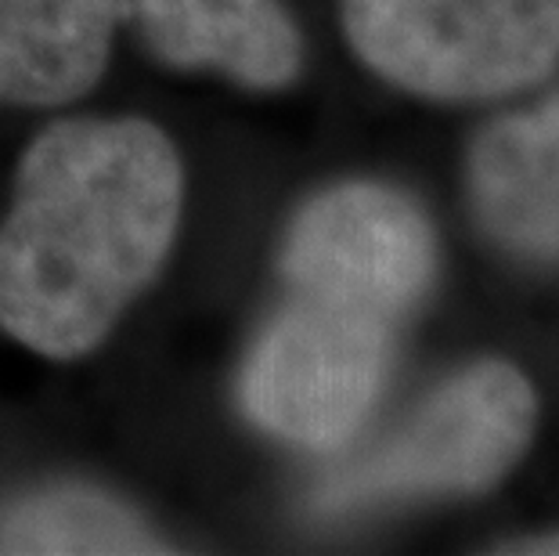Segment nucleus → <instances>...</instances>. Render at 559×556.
Wrapping results in <instances>:
<instances>
[{
	"label": "nucleus",
	"mask_w": 559,
	"mask_h": 556,
	"mask_svg": "<svg viewBox=\"0 0 559 556\" xmlns=\"http://www.w3.org/2000/svg\"><path fill=\"white\" fill-rule=\"evenodd\" d=\"M185 167L141 116H69L22 152L0 221V329L51 362L102 347L174 250Z\"/></svg>",
	"instance_id": "1"
},
{
	"label": "nucleus",
	"mask_w": 559,
	"mask_h": 556,
	"mask_svg": "<svg viewBox=\"0 0 559 556\" xmlns=\"http://www.w3.org/2000/svg\"><path fill=\"white\" fill-rule=\"evenodd\" d=\"M343 29L390 84L437 102H480L556 66L559 0H343Z\"/></svg>",
	"instance_id": "2"
},
{
	"label": "nucleus",
	"mask_w": 559,
	"mask_h": 556,
	"mask_svg": "<svg viewBox=\"0 0 559 556\" xmlns=\"http://www.w3.org/2000/svg\"><path fill=\"white\" fill-rule=\"evenodd\" d=\"M394 329L397 322L365 307L289 293L246 351L242 416L278 441L340 448L383 394Z\"/></svg>",
	"instance_id": "3"
},
{
	"label": "nucleus",
	"mask_w": 559,
	"mask_h": 556,
	"mask_svg": "<svg viewBox=\"0 0 559 556\" xmlns=\"http://www.w3.org/2000/svg\"><path fill=\"white\" fill-rule=\"evenodd\" d=\"M534 390L506 362H480L433 390L408 423L318 484V513L376 502L462 495L495 484L527 448Z\"/></svg>",
	"instance_id": "4"
},
{
	"label": "nucleus",
	"mask_w": 559,
	"mask_h": 556,
	"mask_svg": "<svg viewBox=\"0 0 559 556\" xmlns=\"http://www.w3.org/2000/svg\"><path fill=\"white\" fill-rule=\"evenodd\" d=\"M433 228L390 185L347 181L307 199L278 253L289 293L343 300L401 322L433 286Z\"/></svg>",
	"instance_id": "5"
},
{
	"label": "nucleus",
	"mask_w": 559,
	"mask_h": 556,
	"mask_svg": "<svg viewBox=\"0 0 559 556\" xmlns=\"http://www.w3.org/2000/svg\"><path fill=\"white\" fill-rule=\"evenodd\" d=\"M148 51L181 73L282 91L304 69V37L282 0H130Z\"/></svg>",
	"instance_id": "6"
},
{
	"label": "nucleus",
	"mask_w": 559,
	"mask_h": 556,
	"mask_svg": "<svg viewBox=\"0 0 559 556\" xmlns=\"http://www.w3.org/2000/svg\"><path fill=\"white\" fill-rule=\"evenodd\" d=\"M120 0H0V105L58 109L109 69Z\"/></svg>",
	"instance_id": "7"
},
{
	"label": "nucleus",
	"mask_w": 559,
	"mask_h": 556,
	"mask_svg": "<svg viewBox=\"0 0 559 556\" xmlns=\"http://www.w3.org/2000/svg\"><path fill=\"white\" fill-rule=\"evenodd\" d=\"M469 196L502 246L559 257V98L502 116L473 141Z\"/></svg>",
	"instance_id": "8"
},
{
	"label": "nucleus",
	"mask_w": 559,
	"mask_h": 556,
	"mask_svg": "<svg viewBox=\"0 0 559 556\" xmlns=\"http://www.w3.org/2000/svg\"><path fill=\"white\" fill-rule=\"evenodd\" d=\"M0 553H166V542L112 495L62 484L0 513Z\"/></svg>",
	"instance_id": "9"
},
{
	"label": "nucleus",
	"mask_w": 559,
	"mask_h": 556,
	"mask_svg": "<svg viewBox=\"0 0 559 556\" xmlns=\"http://www.w3.org/2000/svg\"><path fill=\"white\" fill-rule=\"evenodd\" d=\"M513 553H545V556H559V535L552 539H538V542H520Z\"/></svg>",
	"instance_id": "10"
}]
</instances>
